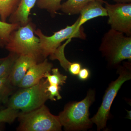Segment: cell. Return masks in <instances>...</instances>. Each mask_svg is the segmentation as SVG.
Wrapping results in <instances>:
<instances>
[{
    "mask_svg": "<svg viewBox=\"0 0 131 131\" xmlns=\"http://www.w3.org/2000/svg\"><path fill=\"white\" fill-rule=\"evenodd\" d=\"M81 65L78 62H71L68 70L71 74L73 75H78L81 69Z\"/></svg>",
    "mask_w": 131,
    "mask_h": 131,
    "instance_id": "cell-23",
    "label": "cell"
},
{
    "mask_svg": "<svg viewBox=\"0 0 131 131\" xmlns=\"http://www.w3.org/2000/svg\"><path fill=\"white\" fill-rule=\"evenodd\" d=\"M35 26L29 20L25 25L20 27L12 33L5 46L6 49L19 56L31 55L39 61L41 57H43L40 49V40L35 36Z\"/></svg>",
    "mask_w": 131,
    "mask_h": 131,
    "instance_id": "cell-4",
    "label": "cell"
},
{
    "mask_svg": "<svg viewBox=\"0 0 131 131\" xmlns=\"http://www.w3.org/2000/svg\"><path fill=\"white\" fill-rule=\"evenodd\" d=\"M78 75L80 80L83 81H86L88 80L90 77V71L87 68H81Z\"/></svg>",
    "mask_w": 131,
    "mask_h": 131,
    "instance_id": "cell-24",
    "label": "cell"
},
{
    "mask_svg": "<svg viewBox=\"0 0 131 131\" xmlns=\"http://www.w3.org/2000/svg\"><path fill=\"white\" fill-rule=\"evenodd\" d=\"M62 0H37V5L40 9L47 10L52 17H54L57 12L61 9Z\"/></svg>",
    "mask_w": 131,
    "mask_h": 131,
    "instance_id": "cell-18",
    "label": "cell"
},
{
    "mask_svg": "<svg viewBox=\"0 0 131 131\" xmlns=\"http://www.w3.org/2000/svg\"><path fill=\"white\" fill-rule=\"evenodd\" d=\"M95 98V91L90 89L82 100L70 102L66 105L58 115L66 130H83L91 128L93 124L89 118V108Z\"/></svg>",
    "mask_w": 131,
    "mask_h": 131,
    "instance_id": "cell-1",
    "label": "cell"
},
{
    "mask_svg": "<svg viewBox=\"0 0 131 131\" xmlns=\"http://www.w3.org/2000/svg\"><path fill=\"white\" fill-rule=\"evenodd\" d=\"M49 83L42 79L38 84L21 89L9 98L7 107L27 112L37 109L44 105L49 100L47 91Z\"/></svg>",
    "mask_w": 131,
    "mask_h": 131,
    "instance_id": "cell-3",
    "label": "cell"
},
{
    "mask_svg": "<svg viewBox=\"0 0 131 131\" xmlns=\"http://www.w3.org/2000/svg\"><path fill=\"white\" fill-rule=\"evenodd\" d=\"M20 0H0V16L2 21L6 22L8 18L15 11Z\"/></svg>",
    "mask_w": 131,
    "mask_h": 131,
    "instance_id": "cell-15",
    "label": "cell"
},
{
    "mask_svg": "<svg viewBox=\"0 0 131 131\" xmlns=\"http://www.w3.org/2000/svg\"><path fill=\"white\" fill-rule=\"evenodd\" d=\"M18 131H60L62 126L58 116L52 114L43 105L27 112H19Z\"/></svg>",
    "mask_w": 131,
    "mask_h": 131,
    "instance_id": "cell-5",
    "label": "cell"
},
{
    "mask_svg": "<svg viewBox=\"0 0 131 131\" xmlns=\"http://www.w3.org/2000/svg\"><path fill=\"white\" fill-rule=\"evenodd\" d=\"M98 1L105 3L103 0H67L61 4V10L68 15L79 14L81 10L87 4L91 2Z\"/></svg>",
    "mask_w": 131,
    "mask_h": 131,
    "instance_id": "cell-13",
    "label": "cell"
},
{
    "mask_svg": "<svg viewBox=\"0 0 131 131\" xmlns=\"http://www.w3.org/2000/svg\"><path fill=\"white\" fill-rule=\"evenodd\" d=\"M18 54L10 52L4 61L0 64V78L9 75L15 61L18 57Z\"/></svg>",
    "mask_w": 131,
    "mask_h": 131,
    "instance_id": "cell-19",
    "label": "cell"
},
{
    "mask_svg": "<svg viewBox=\"0 0 131 131\" xmlns=\"http://www.w3.org/2000/svg\"><path fill=\"white\" fill-rule=\"evenodd\" d=\"M117 68L119 75L118 77L109 84L98 112L90 119L93 124L96 125L98 131L105 128L110 115L111 106L118 91L125 82L131 79L130 63H125L123 65H119Z\"/></svg>",
    "mask_w": 131,
    "mask_h": 131,
    "instance_id": "cell-6",
    "label": "cell"
},
{
    "mask_svg": "<svg viewBox=\"0 0 131 131\" xmlns=\"http://www.w3.org/2000/svg\"><path fill=\"white\" fill-rule=\"evenodd\" d=\"M80 20L79 17L72 25L67 26L50 36L45 35L40 29L35 30L34 33L40 40V49L43 59L53 54L64 40L73 38L86 39V35L84 28L82 26L80 27L78 26Z\"/></svg>",
    "mask_w": 131,
    "mask_h": 131,
    "instance_id": "cell-7",
    "label": "cell"
},
{
    "mask_svg": "<svg viewBox=\"0 0 131 131\" xmlns=\"http://www.w3.org/2000/svg\"><path fill=\"white\" fill-rule=\"evenodd\" d=\"M38 62L36 58L31 55L19 56L15 62L9 75L12 85L14 86H18L28 70Z\"/></svg>",
    "mask_w": 131,
    "mask_h": 131,
    "instance_id": "cell-10",
    "label": "cell"
},
{
    "mask_svg": "<svg viewBox=\"0 0 131 131\" xmlns=\"http://www.w3.org/2000/svg\"><path fill=\"white\" fill-rule=\"evenodd\" d=\"M71 40V39H68L63 45L59 47L53 54L50 56V58L51 60H58L61 66L66 71H68V69L71 62L68 61L64 55V49Z\"/></svg>",
    "mask_w": 131,
    "mask_h": 131,
    "instance_id": "cell-17",
    "label": "cell"
},
{
    "mask_svg": "<svg viewBox=\"0 0 131 131\" xmlns=\"http://www.w3.org/2000/svg\"><path fill=\"white\" fill-rule=\"evenodd\" d=\"M9 75L0 78V103H7L13 92L14 86L10 81Z\"/></svg>",
    "mask_w": 131,
    "mask_h": 131,
    "instance_id": "cell-16",
    "label": "cell"
},
{
    "mask_svg": "<svg viewBox=\"0 0 131 131\" xmlns=\"http://www.w3.org/2000/svg\"><path fill=\"white\" fill-rule=\"evenodd\" d=\"M2 123H0V131H1L2 129Z\"/></svg>",
    "mask_w": 131,
    "mask_h": 131,
    "instance_id": "cell-27",
    "label": "cell"
},
{
    "mask_svg": "<svg viewBox=\"0 0 131 131\" xmlns=\"http://www.w3.org/2000/svg\"><path fill=\"white\" fill-rule=\"evenodd\" d=\"M0 108H1V106H0Z\"/></svg>",
    "mask_w": 131,
    "mask_h": 131,
    "instance_id": "cell-28",
    "label": "cell"
},
{
    "mask_svg": "<svg viewBox=\"0 0 131 131\" xmlns=\"http://www.w3.org/2000/svg\"><path fill=\"white\" fill-rule=\"evenodd\" d=\"M20 26L19 24L8 23L0 20V48L5 47L12 33Z\"/></svg>",
    "mask_w": 131,
    "mask_h": 131,
    "instance_id": "cell-14",
    "label": "cell"
},
{
    "mask_svg": "<svg viewBox=\"0 0 131 131\" xmlns=\"http://www.w3.org/2000/svg\"><path fill=\"white\" fill-rule=\"evenodd\" d=\"M37 0H20L18 6L9 17L10 23L18 24L22 26L29 21L28 18L31 9L34 7Z\"/></svg>",
    "mask_w": 131,
    "mask_h": 131,
    "instance_id": "cell-12",
    "label": "cell"
},
{
    "mask_svg": "<svg viewBox=\"0 0 131 131\" xmlns=\"http://www.w3.org/2000/svg\"><path fill=\"white\" fill-rule=\"evenodd\" d=\"M5 58H0V64L3 61H4V59H5Z\"/></svg>",
    "mask_w": 131,
    "mask_h": 131,
    "instance_id": "cell-26",
    "label": "cell"
},
{
    "mask_svg": "<svg viewBox=\"0 0 131 131\" xmlns=\"http://www.w3.org/2000/svg\"><path fill=\"white\" fill-rule=\"evenodd\" d=\"M61 88L60 86L49 84L47 88V91L49 93V100L51 101H56V99L55 97H57V100L62 99V96L59 93Z\"/></svg>",
    "mask_w": 131,
    "mask_h": 131,
    "instance_id": "cell-22",
    "label": "cell"
},
{
    "mask_svg": "<svg viewBox=\"0 0 131 131\" xmlns=\"http://www.w3.org/2000/svg\"><path fill=\"white\" fill-rule=\"evenodd\" d=\"M105 4L111 28L131 36V3Z\"/></svg>",
    "mask_w": 131,
    "mask_h": 131,
    "instance_id": "cell-8",
    "label": "cell"
},
{
    "mask_svg": "<svg viewBox=\"0 0 131 131\" xmlns=\"http://www.w3.org/2000/svg\"><path fill=\"white\" fill-rule=\"evenodd\" d=\"M19 112V110L9 107L1 109L0 110V123L12 124L18 118Z\"/></svg>",
    "mask_w": 131,
    "mask_h": 131,
    "instance_id": "cell-21",
    "label": "cell"
},
{
    "mask_svg": "<svg viewBox=\"0 0 131 131\" xmlns=\"http://www.w3.org/2000/svg\"><path fill=\"white\" fill-rule=\"evenodd\" d=\"M52 74L50 72H47L45 75L44 78H46L50 84L61 86L66 83L67 76L61 74L58 68L52 69Z\"/></svg>",
    "mask_w": 131,
    "mask_h": 131,
    "instance_id": "cell-20",
    "label": "cell"
},
{
    "mask_svg": "<svg viewBox=\"0 0 131 131\" xmlns=\"http://www.w3.org/2000/svg\"><path fill=\"white\" fill-rule=\"evenodd\" d=\"M103 4L100 2L95 1L87 4L80 12L81 15L78 27L82 26L91 19L100 16H107L106 10L105 8L103 7Z\"/></svg>",
    "mask_w": 131,
    "mask_h": 131,
    "instance_id": "cell-11",
    "label": "cell"
},
{
    "mask_svg": "<svg viewBox=\"0 0 131 131\" xmlns=\"http://www.w3.org/2000/svg\"><path fill=\"white\" fill-rule=\"evenodd\" d=\"M117 3H131V0H113Z\"/></svg>",
    "mask_w": 131,
    "mask_h": 131,
    "instance_id": "cell-25",
    "label": "cell"
},
{
    "mask_svg": "<svg viewBox=\"0 0 131 131\" xmlns=\"http://www.w3.org/2000/svg\"><path fill=\"white\" fill-rule=\"evenodd\" d=\"M52 67L53 64L46 58L32 66L27 71L18 87L25 88L38 84L44 78L46 73L51 71Z\"/></svg>",
    "mask_w": 131,
    "mask_h": 131,
    "instance_id": "cell-9",
    "label": "cell"
},
{
    "mask_svg": "<svg viewBox=\"0 0 131 131\" xmlns=\"http://www.w3.org/2000/svg\"><path fill=\"white\" fill-rule=\"evenodd\" d=\"M108 64L118 67L122 61L131 60V36L111 29L101 39L99 49Z\"/></svg>",
    "mask_w": 131,
    "mask_h": 131,
    "instance_id": "cell-2",
    "label": "cell"
}]
</instances>
